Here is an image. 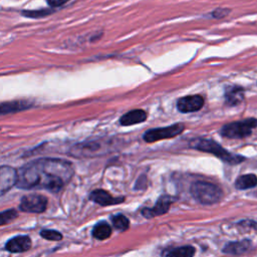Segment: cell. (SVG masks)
Listing matches in <instances>:
<instances>
[{
    "instance_id": "1",
    "label": "cell",
    "mask_w": 257,
    "mask_h": 257,
    "mask_svg": "<svg viewBox=\"0 0 257 257\" xmlns=\"http://www.w3.org/2000/svg\"><path fill=\"white\" fill-rule=\"evenodd\" d=\"M73 176L70 162L62 159L43 158L22 166L17 171L16 187L23 190H47L57 193Z\"/></svg>"
},
{
    "instance_id": "2",
    "label": "cell",
    "mask_w": 257,
    "mask_h": 257,
    "mask_svg": "<svg viewBox=\"0 0 257 257\" xmlns=\"http://www.w3.org/2000/svg\"><path fill=\"white\" fill-rule=\"evenodd\" d=\"M190 147L192 149H195V150H198V151L213 154L217 158H219L222 161H224L228 164H231V165L239 164V163L244 161V157L239 156V155H235V154H232V153L226 151L218 143H216L215 141L209 140V139H203V138L194 139V140L191 141Z\"/></svg>"
},
{
    "instance_id": "3",
    "label": "cell",
    "mask_w": 257,
    "mask_h": 257,
    "mask_svg": "<svg viewBox=\"0 0 257 257\" xmlns=\"http://www.w3.org/2000/svg\"><path fill=\"white\" fill-rule=\"evenodd\" d=\"M110 148V142L105 140L86 141L74 145L70 154L76 158H90L105 154Z\"/></svg>"
},
{
    "instance_id": "4",
    "label": "cell",
    "mask_w": 257,
    "mask_h": 257,
    "mask_svg": "<svg viewBox=\"0 0 257 257\" xmlns=\"http://www.w3.org/2000/svg\"><path fill=\"white\" fill-rule=\"evenodd\" d=\"M191 193L197 201L206 205L217 203L222 196L218 186L203 181L195 182L191 187Z\"/></svg>"
},
{
    "instance_id": "5",
    "label": "cell",
    "mask_w": 257,
    "mask_h": 257,
    "mask_svg": "<svg viewBox=\"0 0 257 257\" xmlns=\"http://www.w3.org/2000/svg\"><path fill=\"white\" fill-rule=\"evenodd\" d=\"M257 126L256 118H247L238 121H232L225 124L220 134L229 139H242L251 135L252 130Z\"/></svg>"
},
{
    "instance_id": "6",
    "label": "cell",
    "mask_w": 257,
    "mask_h": 257,
    "mask_svg": "<svg viewBox=\"0 0 257 257\" xmlns=\"http://www.w3.org/2000/svg\"><path fill=\"white\" fill-rule=\"evenodd\" d=\"M185 130L183 123H175L166 127H157L148 130L144 134V140L147 143H154L164 139H171L180 135Z\"/></svg>"
},
{
    "instance_id": "7",
    "label": "cell",
    "mask_w": 257,
    "mask_h": 257,
    "mask_svg": "<svg viewBox=\"0 0 257 257\" xmlns=\"http://www.w3.org/2000/svg\"><path fill=\"white\" fill-rule=\"evenodd\" d=\"M47 198L39 194H29L22 197L19 209L26 213H42L47 207Z\"/></svg>"
},
{
    "instance_id": "8",
    "label": "cell",
    "mask_w": 257,
    "mask_h": 257,
    "mask_svg": "<svg viewBox=\"0 0 257 257\" xmlns=\"http://www.w3.org/2000/svg\"><path fill=\"white\" fill-rule=\"evenodd\" d=\"M17 171L9 166L0 167V196L16 185Z\"/></svg>"
},
{
    "instance_id": "9",
    "label": "cell",
    "mask_w": 257,
    "mask_h": 257,
    "mask_svg": "<svg viewBox=\"0 0 257 257\" xmlns=\"http://www.w3.org/2000/svg\"><path fill=\"white\" fill-rule=\"evenodd\" d=\"M204 98L201 95H187L181 97L177 101V107L181 112H194L202 108Z\"/></svg>"
},
{
    "instance_id": "10",
    "label": "cell",
    "mask_w": 257,
    "mask_h": 257,
    "mask_svg": "<svg viewBox=\"0 0 257 257\" xmlns=\"http://www.w3.org/2000/svg\"><path fill=\"white\" fill-rule=\"evenodd\" d=\"M174 202V198L168 195H164L159 198L156 205L153 208H146L143 210V215L147 218H153L155 216H160L168 212L171 204Z\"/></svg>"
},
{
    "instance_id": "11",
    "label": "cell",
    "mask_w": 257,
    "mask_h": 257,
    "mask_svg": "<svg viewBox=\"0 0 257 257\" xmlns=\"http://www.w3.org/2000/svg\"><path fill=\"white\" fill-rule=\"evenodd\" d=\"M31 106H32V102L28 100H23V99L3 101V102H0V115L19 112V111L28 109Z\"/></svg>"
},
{
    "instance_id": "12",
    "label": "cell",
    "mask_w": 257,
    "mask_h": 257,
    "mask_svg": "<svg viewBox=\"0 0 257 257\" xmlns=\"http://www.w3.org/2000/svg\"><path fill=\"white\" fill-rule=\"evenodd\" d=\"M31 247V240L28 236L19 235L10 239L6 245L5 249L12 253H21L29 250Z\"/></svg>"
},
{
    "instance_id": "13",
    "label": "cell",
    "mask_w": 257,
    "mask_h": 257,
    "mask_svg": "<svg viewBox=\"0 0 257 257\" xmlns=\"http://www.w3.org/2000/svg\"><path fill=\"white\" fill-rule=\"evenodd\" d=\"M89 199L93 201L94 203L100 205V206H109V205H114L121 203L123 201V198H114L112 197L108 192L98 189L94 190L90 193Z\"/></svg>"
},
{
    "instance_id": "14",
    "label": "cell",
    "mask_w": 257,
    "mask_h": 257,
    "mask_svg": "<svg viewBox=\"0 0 257 257\" xmlns=\"http://www.w3.org/2000/svg\"><path fill=\"white\" fill-rule=\"evenodd\" d=\"M147 119V113L143 109H134L131 110L119 118V123L121 125H132L136 123L143 122Z\"/></svg>"
},
{
    "instance_id": "15",
    "label": "cell",
    "mask_w": 257,
    "mask_h": 257,
    "mask_svg": "<svg viewBox=\"0 0 257 257\" xmlns=\"http://www.w3.org/2000/svg\"><path fill=\"white\" fill-rule=\"evenodd\" d=\"M251 247V243L249 240H242L236 242H230L225 245L223 248V252L229 255H241L247 252Z\"/></svg>"
},
{
    "instance_id": "16",
    "label": "cell",
    "mask_w": 257,
    "mask_h": 257,
    "mask_svg": "<svg viewBox=\"0 0 257 257\" xmlns=\"http://www.w3.org/2000/svg\"><path fill=\"white\" fill-rule=\"evenodd\" d=\"M225 99L229 105H237L244 99V91L239 86H231L226 90Z\"/></svg>"
},
{
    "instance_id": "17",
    "label": "cell",
    "mask_w": 257,
    "mask_h": 257,
    "mask_svg": "<svg viewBox=\"0 0 257 257\" xmlns=\"http://www.w3.org/2000/svg\"><path fill=\"white\" fill-rule=\"evenodd\" d=\"M256 185H257V177L253 174L240 176L235 182V186L239 190L250 189V188H253Z\"/></svg>"
},
{
    "instance_id": "18",
    "label": "cell",
    "mask_w": 257,
    "mask_h": 257,
    "mask_svg": "<svg viewBox=\"0 0 257 257\" xmlns=\"http://www.w3.org/2000/svg\"><path fill=\"white\" fill-rule=\"evenodd\" d=\"M111 228L105 222H100L96 224L92 229V235L97 240H104L110 236Z\"/></svg>"
},
{
    "instance_id": "19",
    "label": "cell",
    "mask_w": 257,
    "mask_h": 257,
    "mask_svg": "<svg viewBox=\"0 0 257 257\" xmlns=\"http://www.w3.org/2000/svg\"><path fill=\"white\" fill-rule=\"evenodd\" d=\"M195 254V248L192 246H182L173 250L167 251L165 257H193Z\"/></svg>"
},
{
    "instance_id": "20",
    "label": "cell",
    "mask_w": 257,
    "mask_h": 257,
    "mask_svg": "<svg viewBox=\"0 0 257 257\" xmlns=\"http://www.w3.org/2000/svg\"><path fill=\"white\" fill-rule=\"evenodd\" d=\"M54 12L53 8H42L37 10H23L22 15L28 18H42Z\"/></svg>"
},
{
    "instance_id": "21",
    "label": "cell",
    "mask_w": 257,
    "mask_h": 257,
    "mask_svg": "<svg viewBox=\"0 0 257 257\" xmlns=\"http://www.w3.org/2000/svg\"><path fill=\"white\" fill-rule=\"evenodd\" d=\"M112 225L117 229L118 231H125L130 227V221L128 219L123 215H116L111 218Z\"/></svg>"
},
{
    "instance_id": "22",
    "label": "cell",
    "mask_w": 257,
    "mask_h": 257,
    "mask_svg": "<svg viewBox=\"0 0 257 257\" xmlns=\"http://www.w3.org/2000/svg\"><path fill=\"white\" fill-rule=\"evenodd\" d=\"M17 217V211L15 209H9L0 212V226L12 222Z\"/></svg>"
},
{
    "instance_id": "23",
    "label": "cell",
    "mask_w": 257,
    "mask_h": 257,
    "mask_svg": "<svg viewBox=\"0 0 257 257\" xmlns=\"http://www.w3.org/2000/svg\"><path fill=\"white\" fill-rule=\"evenodd\" d=\"M40 236L46 240L49 241H59L62 239V235L61 233H59L56 230H51V229H46V230H42L40 232Z\"/></svg>"
},
{
    "instance_id": "24",
    "label": "cell",
    "mask_w": 257,
    "mask_h": 257,
    "mask_svg": "<svg viewBox=\"0 0 257 257\" xmlns=\"http://www.w3.org/2000/svg\"><path fill=\"white\" fill-rule=\"evenodd\" d=\"M230 12L229 9H224V8H218L216 10L213 11L212 15L215 17V18H223L225 17L226 15H228Z\"/></svg>"
},
{
    "instance_id": "25",
    "label": "cell",
    "mask_w": 257,
    "mask_h": 257,
    "mask_svg": "<svg viewBox=\"0 0 257 257\" xmlns=\"http://www.w3.org/2000/svg\"><path fill=\"white\" fill-rule=\"evenodd\" d=\"M48 5L51 7V8H55V7H59L61 5H63L64 3L68 2L69 0H46Z\"/></svg>"
}]
</instances>
